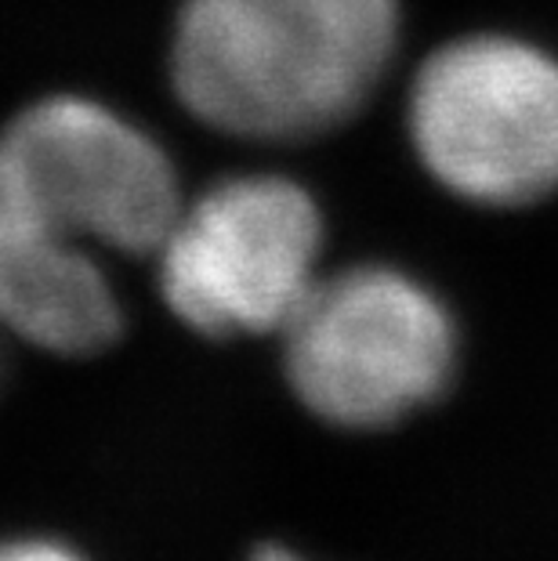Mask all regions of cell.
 <instances>
[{
  "mask_svg": "<svg viewBox=\"0 0 558 561\" xmlns=\"http://www.w3.org/2000/svg\"><path fill=\"white\" fill-rule=\"evenodd\" d=\"M254 561H301L294 551H283V547H265V551H258Z\"/></svg>",
  "mask_w": 558,
  "mask_h": 561,
  "instance_id": "obj_8",
  "label": "cell"
},
{
  "mask_svg": "<svg viewBox=\"0 0 558 561\" xmlns=\"http://www.w3.org/2000/svg\"><path fill=\"white\" fill-rule=\"evenodd\" d=\"M0 199L124 254H157L182 210L157 138L73 94L33 102L0 130Z\"/></svg>",
  "mask_w": 558,
  "mask_h": 561,
  "instance_id": "obj_5",
  "label": "cell"
},
{
  "mask_svg": "<svg viewBox=\"0 0 558 561\" xmlns=\"http://www.w3.org/2000/svg\"><path fill=\"white\" fill-rule=\"evenodd\" d=\"M323 214L298 182L225 178L178 210L160 243L168 308L204 337L283 333L319 283Z\"/></svg>",
  "mask_w": 558,
  "mask_h": 561,
  "instance_id": "obj_4",
  "label": "cell"
},
{
  "mask_svg": "<svg viewBox=\"0 0 558 561\" xmlns=\"http://www.w3.org/2000/svg\"><path fill=\"white\" fill-rule=\"evenodd\" d=\"M280 337L294 396L349 432L402 424L443 396L457 369L449 308L388 265L319 276Z\"/></svg>",
  "mask_w": 558,
  "mask_h": 561,
  "instance_id": "obj_2",
  "label": "cell"
},
{
  "mask_svg": "<svg viewBox=\"0 0 558 561\" xmlns=\"http://www.w3.org/2000/svg\"><path fill=\"white\" fill-rule=\"evenodd\" d=\"M396 0H185L171 73L236 138L301 141L363 110L396 51Z\"/></svg>",
  "mask_w": 558,
  "mask_h": 561,
  "instance_id": "obj_1",
  "label": "cell"
},
{
  "mask_svg": "<svg viewBox=\"0 0 558 561\" xmlns=\"http://www.w3.org/2000/svg\"><path fill=\"white\" fill-rule=\"evenodd\" d=\"M0 561H84V558L58 540L22 536V540H0Z\"/></svg>",
  "mask_w": 558,
  "mask_h": 561,
  "instance_id": "obj_7",
  "label": "cell"
},
{
  "mask_svg": "<svg viewBox=\"0 0 558 561\" xmlns=\"http://www.w3.org/2000/svg\"><path fill=\"white\" fill-rule=\"evenodd\" d=\"M410 135L439 185L482 207H526L558 188V58L482 33L421 66Z\"/></svg>",
  "mask_w": 558,
  "mask_h": 561,
  "instance_id": "obj_3",
  "label": "cell"
},
{
  "mask_svg": "<svg viewBox=\"0 0 558 561\" xmlns=\"http://www.w3.org/2000/svg\"><path fill=\"white\" fill-rule=\"evenodd\" d=\"M0 330L55 355H94L121 337L110 276L73 236L0 199Z\"/></svg>",
  "mask_w": 558,
  "mask_h": 561,
  "instance_id": "obj_6",
  "label": "cell"
}]
</instances>
